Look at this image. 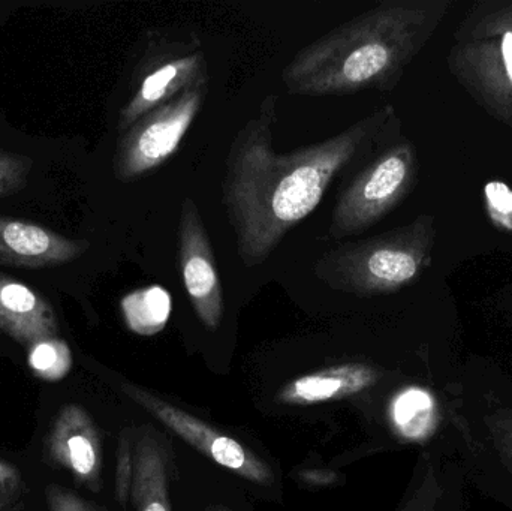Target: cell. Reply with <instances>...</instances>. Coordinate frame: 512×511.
<instances>
[{
  "label": "cell",
  "instance_id": "18",
  "mask_svg": "<svg viewBox=\"0 0 512 511\" xmlns=\"http://www.w3.org/2000/svg\"><path fill=\"white\" fill-rule=\"evenodd\" d=\"M484 206L496 230L512 234V189L502 180H489L484 185Z\"/></svg>",
  "mask_w": 512,
  "mask_h": 511
},
{
  "label": "cell",
  "instance_id": "21",
  "mask_svg": "<svg viewBox=\"0 0 512 511\" xmlns=\"http://www.w3.org/2000/svg\"><path fill=\"white\" fill-rule=\"evenodd\" d=\"M442 497V486L436 476L432 465L427 467L420 486L415 489L402 511H438V504Z\"/></svg>",
  "mask_w": 512,
  "mask_h": 511
},
{
  "label": "cell",
  "instance_id": "11",
  "mask_svg": "<svg viewBox=\"0 0 512 511\" xmlns=\"http://www.w3.org/2000/svg\"><path fill=\"white\" fill-rule=\"evenodd\" d=\"M207 83L206 59L200 50L161 60L138 86L119 117V132L128 131L141 117L182 95L191 87Z\"/></svg>",
  "mask_w": 512,
  "mask_h": 511
},
{
  "label": "cell",
  "instance_id": "2",
  "mask_svg": "<svg viewBox=\"0 0 512 511\" xmlns=\"http://www.w3.org/2000/svg\"><path fill=\"white\" fill-rule=\"evenodd\" d=\"M454 0H385L301 48L283 69L292 95L391 90L442 26Z\"/></svg>",
  "mask_w": 512,
  "mask_h": 511
},
{
  "label": "cell",
  "instance_id": "20",
  "mask_svg": "<svg viewBox=\"0 0 512 511\" xmlns=\"http://www.w3.org/2000/svg\"><path fill=\"white\" fill-rule=\"evenodd\" d=\"M131 429H125L120 437L119 455H117L116 495L123 507L131 497L132 471H134V453H132Z\"/></svg>",
  "mask_w": 512,
  "mask_h": 511
},
{
  "label": "cell",
  "instance_id": "16",
  "mask_svg": "<svg viewBox=\"0 0 512 511\" xmlns=\"http://www.w3.org/2000/svg\"><path fill=\"white\" fill-rule=\"evenodd\" d=\"M122 311L132 332L141 336L156 335L165 329L170 320V293L159 285L132 291L123 297Z\"/></svg>",
  "mask_w": 512,
  "mask_h": 511
},
{
  "label": "cell",
  "instance_id": "25",
  "mask_svg": "<svg viewBox=\"0 0 512 511\" xmlns=\"http://www.w3.org/2000/svg\"><path fill=\"white\" fill-rule=\"evenodd\" d=\"M23 489L0 488V511L15 510L18 500L23 497Z\"/></svg>",
  "mask_w": 512,
  "mask_h": 511
},
{
  "label": "cell",
  "instance_id": "10",
  "mask_svg": "<svg viewBox=\"0 0 512 511\" xmlns=\"http://www.w3.org/2000/svg\"><path fill=\"white\" fill-rule=\"evenodd\" d=\"M89 248L29 221L0 216V264L18 269H45L71 263Z\"/></svg>",
  "mask_w": 512,
  "mask_h": 511
},
{
  "label": "cell",
  "instance_id": "26",
  "mask_svg": "<svg viewBox=\"0 0 512 511\" xmlns=\"http://www.w3.org/2000/svg\"><path fill=\"white\" fill-rule=\"evenodd\" d=\"M303 479H306L309 483H316V485H328L333 482L334 473H327V471H304L301 474Z\"/></svg>",
  "mask_w": 512,
  "mask_h": 511
},
{
  "label": "cell",
  "instance_id": "3",
  "mask_svg": "<svg viewBox=\"0 0 512 511\" xmlns=\"http://www.w3.org/2000/svg\"><path fill=\"white\" fill-rule=\"evenodd\" d=\"M435 243V216L424 213L411 224L327 252L315 273L334 290L358 296L396 293L432 266Z\"/></svg>",
  "mask_w": 512,
  "mask_h": 511
},
{
  "label": "cell",
  "instance_id": "4",
  "mask_svg": "<svg viewBox=\"0 0 512 511\" xmlns=\"http://www.w3.org/2000/svg\"><path fill=\"white\" fill-rule=\"evenodd\" d=\"M448 69L493 119L512 129V0H478L459 21Z\"/></svg>",
  "mask_w": 512,
  "mask_h": 511
},
{
  "label": "cell",
  "instance_id": "8",
  "mask_svg": "<svg viewBox=\"0 0 512 511\" xmlns=\"http://www.w3.org/2000/svg\"><path fill=\"white\" fill-rule=\"evenodd\" d=\"M179 263L195 314L207 330L218 329L225 311L221 278L200 210L189 197L180 213Z\"/></svg>",
  "mask_w": 512,
  "mask_h": 511
},
{
  "label": "cell",
  "instance_id": "15",
  "mask_svg": "<svg viewBox=\"0 0 512 511\" xmlns=\"http://www.w3.org/2000/svg\"><path fill=\"white\" fill-rule=\"evenodd\" d=\"M390 420L403 440L423 443L438 426V404L429 390L406 387L391 401Z\"/></svg>",
  "mask_w": 512,
  "mask_h": 511
},
{
  "label": "cell",
  "instance_id": "24",
  "mask_svg": "<svg viewBox=\"0 0 512 511\" xmlns=\"http://www.w3.org/2000/svg\"><path fill=\"white\" fill-rule=\"evenodd\" d=\"M0 488L2 489H23L24 482L20 471L0 459Z\"/></svg>",
  "mask_w": 512,
  "mask_h": 511
},
{
  "label": "cell",
  "instance_id": "23",
  "mask_svg": "<svg viewBox=\"0 0 512 511\" xmlns=\"http://www.w3.org/2000/svg\"><path fill=\"white\" fill-rule=\"evenodd\" d=\"M489 425L499 455L512 470V408L499 411L490 417Z\"/></svg>",
  "mask_w": 512,
  "mask_h": 511
},
{
  "label": "cell",
  "instance_id": "19",
  "mask_svg": "<svg viewBox=\"0 0 512 511\" xmlns=\"http://www.w3.org/2000/svg\"><path fill=\"white\" fill-rule=\"evenodd\" d=\"M32 167L29 156L0 150V197L17 194L26 188Z\"/></svg>",
  "mask_w": 512,
  "mask_h": 511
},
{
  "label": "cell",
  "instance_id": "1",
  "mask_svg": "<svg viewBox=\"0 0 512 511\" xmlns=\"http://www.w3.org/2000/svg\"><path fill=\"white\" fill-rule=\"evenodd\" d=\"M276 108V96H265L228 153L224 203L246 267L264 263L319 206L331 182L369 153L387 129L399 126L393 105H385L328 140L276 153Z\"/></svg>",
  "mask_w": 512,
  "mask_h": 511
},
{
  "label": "cell",
  "instance_id": "13",
  "mask_svg": "<svg viewBox=\"0 0 512 511\" xmlns=\"http://www.w3.org/2000/svg\"><path fill=\"white\" fill-rule=\"evenodd\" d=\"M379 374L364 363L331 366L289 381L277 393V404L315 405L358 395L375 386Z\"/></svg>",
  "mask_w": 512,
  "mask_h": 511
},
{
  "label": "cell",
  "instance_id": "7",
  "mask_svg": "<svg viewBox=\"0 0 512 511\" xmlns=\"http://www.w3.org/2000/svg\"><path fill=\"white\" fill-rule=\"evenodd\" d=\"M122 390L135 404L149 411L155 419L164 423L171 431L176 432L183 441L191 444L210 461L233 471L237 476L256 483V485H270L273 482L271 468L265 465L251 450L242 446L239 441L221 434L212 426L201 422L197 417L156 398L141 387L123 384Z\"/></svg>",
  "mask_w": 512,
  "mask_h": 511
},
{
  "label": "cell",
  "instance_id": "5",
  "mask_svg": "<svg viewBox=\"0 0 512 511\" xmlns=\"http://www.w3.org/2000/svg\"><path fill=\"white\" fill-rule=\"evenodd\" d=\"M418 167L417 147L408 138L385 147L337 198L330 236L337 240L355 236L384 219L411 194Z\"/></svg>",
  "mask_w": 512,
  "mask_h": 511
},
{
  "label": "cell",
  "instance_id": "27",
  "mask_svg": "<svg viewBox=\"0 0 512 511\" xmlns=\"http://www.w3.org/2000/svg\"><path fill=\"white\" fill-rule=\"evenodd\" d=\"M210 511H231L230 509H227V507H213V509H210Z\"/></svg>",
  "mask_w": 512,
  "mask_h": 511
},
{
  "label": "cell",
  "instance_id": "14",
  "mask_svg": "<svg viewBox=\"0 0 512 511\" xmlns=\"http://www.w3.org/2000/svg\"><path fill=\"white\" fill-rule=\"evenodd\" d=\"M158 441L144 431L135 446L131 497L135 511H170L167 465Z\"/></svg>",
  "mask_w": 512,
  "mask_h": 511
},
{
  "label": "cell",
  "instance_id": "17",
  "mask_svg": "<svg viewBox=\"0 0 512 511\" xmlns=\"http://www.w3.org/2000/svg\"><path fill=\"white\" fill-rule=\"evenodd\" d=\"M30 369L36 377L45 381H59L72 368V353L62 339L51 338L29 348Z\"/></svg>",
  "mask_w": 512,
  "mask_h": 511
},
{
  "label": "cell",
  "instance_id": "22",
  "mask_svg": "<svg viewBox=\"0 0 512 511\" xmlns=\"http://www.w3.org/2000/svg\"><path fill=\"white\" fill-rule=\"evenodd\" d=\"M48 511H105L102 507L83 500L80 495L60 485H48L45 488Z\"/></svg>",
  "mask_w": 512,
  "mask_h": 511
},
{
  "label": "cell",
  "instance_id": "6",
  "mask_svg": "<svg viewBox=\"0 0 512 511\" xmlns=\"http://www.w3.org/2000/svg\"><path fill=\"white\" fill-rule=\"evenodd\" d=\"M207 84L191 87L120 134L114 155V176L120 182L150 173L176 153L203 107Z\"/></svg>",
  "mask_w": 512,
  "mask_h": 511
},
{
  "label": "cell",
  "instance_id": "9",
  "mask_svg": "<svg viewBox=\"0 0 512 511\" xmlns=\"http://www.w3.org/2000/svg\"><path fill=\"white\" fill-rule=\"evenodd\" d=\"M44 456L48 464L69 471L80 485L99 492L102 480V444L96 423L78 404H66L45 435Z\"/></svg>",
  "mask_w": 512,
  "mask_h": 511
},
{
  "label": "cell",
  "instance_id": "12",
  "mask_svg": "<svg viewBox=\"0 0 512 511\" xmlns=\"http://www.w3.org/2000/svg\"><path fill=\"white\" fill-rule=\"evenodd\" d=\"M0 330L26 348L59 338V324L48 300L0 273Z\"/></svg>",
  "mask_w": 512,
  "mask_h": 511
}]
</instances>
